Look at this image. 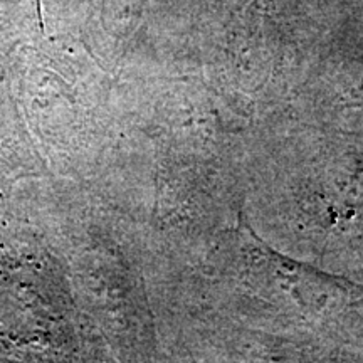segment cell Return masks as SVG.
I'll list each match as a JSON object with an SVG mask.
<instances>
[]
</instances>
